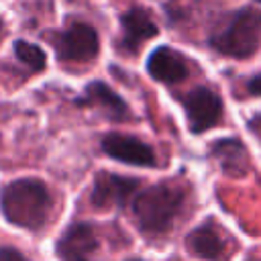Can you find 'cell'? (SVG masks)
I'll return each mask as SVG.
<instances>
[{"label": "cell", "instance_id": "cell-1", "mask_svg": "<svg viewBox=\"0 0 261 261\" xmlns=\"http://www.w3.org/2000/svg\"><path fill=\"white\" fill-rule=\"evenodd\" d=\"M51 206L49 188L37 177H18L0 192V210L4 218L18 228H43L49 220Z\"/></svg>", "mask_w": 261, "mask_h": 261}, {"label": "cell", "instance_id": "cell-2", "mask_svg": "<svg viewBox=\"0 0 261 261\" xmlns=\"http://www.w3.org/2000/svg\"><path fill=\"white\" fill-rule=\"evenodd\" d=\"M184 206L186 192L171 181H161L135 196L133 214L145 234H163L179 218Z\"/></svg>", "mask_w": 261, "mask_h": 261}, {"label": "cell", "instance_id": "cell-3", "mask_svg": "<svg viewBox=\"0 0 261 261\" xmlns=\"http://www.w3.org/2000/svg\"><path fill=\"white\" fill-rule=\"evenodd\" d=\"M259 41H261V10L253 6H245L232 12L230 18L210 35L208 45L220 55L245 59L257 51Z\"/></svg>", "mask_w": 261, "mask_h": 261}, {"label": "cell", "instance_id": "cell-4", "mask_svg": "<svg viewBox=\"0 0 261 261\" xmlns=\"http://www.w3.org/2000/svg\"><path fill=\"white\" fill-rule=\"evenodd\" d=\"M51 43H53L55 55L61 61H75V63L94 59L100 49V39L96 29L86 22L69 24L65 31L57 33Z\"/></svg>", "mask_w": 261, "mask_h": 261}, {"label": "cell", "instance_id": "cell-5", "mask_svg": "<svg viewBox=\"0 0 261 261\" xmlns=\"http://www.w3.org/2000/svg\"><path fill=\"white\" fill-rule=\"evenodd\" d=\"M184 108H186L188 126L194 135H200L216 126L222 118V100L214 90L206 86H198L190 90L184 98Z\"/></svg>", "mask_w": 261, "mask_h": 261}, {"label": "cell", "instance_id": "cell-6", "mask_svg": "<svg viewBox=\"0 0 261 261\" xmlns=\"http://www.w3.org/2000/svg\"><path fill=\"white\" fill-rule=\"evenodd\" d=\"M98 237L92 224L71 222L55 243V255L59 261H96Z\"/></svg>", "mask_w": 261, "mask_h": 261}, {"label": "cell", "instance_id": "cell-7", "mask_svg": "<svg viewBox=\"0 0 261 261\" xmlns=\"http://www.w3.org/2000/svg\"><path fill=\"white\" fill-rule=\"evenodd\" d=\"M139 188V179L130 175H120L112 171H100L94 179L92 192H90V202L98 210H108V208H118L126 204V200L135 194Z\"/></svg>", "mask_w": 261, "mask_h": 261}, {"label": "cell", "instance_id": "cell-8", "mask_svg": "<svg viewBox=\"0 0 261 261\" xmlns=\"http://www.w3.org/2000/svg\"><path fill=\"white\" fill-rule=\"evenodd\" d=\"M102 151L122 163L137 165V167H155L157 165V155L155 151L143 143L137 137L130 135H120V133H110L102 139Z\"/></svg>", "mask_w": 261, "mask_h": 261}, {"label": "cell", "instance_id": "cell-9", "mask_svg": "<svg viewBox=\"0 0 261 261\" xmlns=\"http://www.w3.org/2000/svg\"><path fill=\"white\" fill-rule=\"evenodd\" d=\"M120 27H122V37H120L118 49L128 55H135L147 39L159 33L155 20L143 6H130L126 12H122Z\"/></svg>", "mask_w": 261, "mask_h": 261}, {"label": "cell", "instance_id": "cell-10", "mask_svg": "<svg viewBox=\"0 0 261 261\" xmlns=\"http://www.w3.org/2000/svg\"><path fill=\"white\" fill-rule=\"evenodd\" d=\"M77 104L82 106H90V108H98L106 118L110 120H126L130 116V110L126 106V102L104 82L96 80V82H90L82 96L77 98Z\"/></svg>", "mask_w": 261, "mask_h": 261}, {"label": "cell", "instance_id": "cell-11", "mask_svg": "<svg viewBox=\"0 0 261 261\" xmlns=\"http://www.w3.org/2000/svg\"><path fill=\"white\" fill-rule=\"evenodd\" d=\"M147 71L153 80L161 84H177L186 80L190 73L186 57L167 45H161L151 51L147 59Z\"/></svg>", "mask_w": 261, "mask_h": 261}, {"label": "cell", "instance_id": "cell-12", "mask_svg": "<svg viewBox=\"0 0 261 261\" xmlns=\"http://www.w3.org/2000/svg\"><path fill=\"white\" fill-rule=\"evenodd\" d=\"M186 247L192 255H196L204 261H224L230 253L226 241L222 239L220 230L212 222L198 224L186 237Z\"/></svg>", "mask_w": 261, "mask_h": 261}, {"label": "cell", "instance_id": "cell-13", "mask_svg": "<svg viewBox=\"0 0 261 261\" xmlns=\"http://www.w3.org/2000/svg\"><path fill=\"white\" fill-rule=\"evenodd\" d=\"M210 155L230 177H241L249 171V155L239 139H218L210 145Z\"/></svg>", "mask_w": 261, "mask_h": 261}, {"label": "cell", "instance_id": "cell-14", "mask_svg": "<svg viewBox=\"0 0 261 261\" xmlns=\"http://www.w3.org/2000/svg\"><path fill=\"white\" fill-rule=\"evenodd\" d=\"M14 55L31 71H43L47 67V55L35 43H29V41H22V39L14 41Z\"/></svg>", "mask_w": 261, "mask_h": 261}, {"label": "cell", "instance_id": "cell-15", "mask_svg": "<svg viewBox=\"0 0 261 261\" xmlns=\"http://www.w3.org/2000/svg\"><path fill=\"white\" fill-rule=\"evenodd\" d=\"M0 261H31L14 247H0Z\"/></svg>", "mask_w": 261, "mask_h": 261}, {"label": "cell", "instance_id": "cell-16", "mask_svg": "<svg viewBox=\"0 0 261 261\" xmlns=\"http://www.w3.org/2000/svg\"><path fill=\"white\" fill-rule=\"evenodd\" d=\"M247 90H249L253 96H261V73H257V75H253V77L249 80Z\"/></svg>", "mask_w": 261, "mask_h": 261}, {"label": "cell", "instance_id": "cell-17", "mask_svg": "<svg viewBox=\"0 0 261 261\" xmlns=\"http://www.w3.org/2000/svg\"><path fill=\"white\" fill-rule=\"evenodd\" d=\"M249 128L255 133V137H257V139H259V143H261V112L249 120Z\"/></svg>", "mask_w": 261, "mask_h": 261}, {"label": "cell", "instance_id": "cell-18", "mask_svg": "<svg viewBox=\"0 0 261 261\" xmlns=\"http://www.w3.org/2000/svg\"><path fill=\"white\" fill-rule=\"evenodd\" d=\"M128 261H143V259H128Z\"/></svg>", "mask_w": 261, "mask_h": 261}, {"label": "cell", "instance_id": "cell-19", "mask_svg": "<svg viewBox=\"0 0 261 261\" xmlns=\"http://www.w3.org/2000/svg\"><path fill=\"white\" fill-rule=\"evenodd\" d=\"M0 33H2V20H0Z\"/></svg>", "mask_w": 261, "mask_h": 261}, {"label": "cell", "instance_id": "cell-20", "mask_svg": "<svg viewBox=\"0 0 261 261\" xmlns=\"http://www.w3.org/2000/svg\"><path fill=\"white\" fill-rule=\"evenodd\" d=\"M257 2H261V0H257Z\"/></svg>", "mask_w": 261, "mask_h": 261}]
</instances>
